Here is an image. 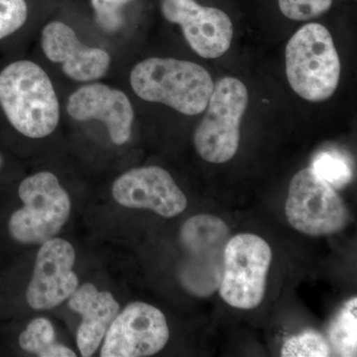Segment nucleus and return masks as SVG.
<instances>
[{
	"label": "nucleus",
	"mask_w": 357,
	"mask_h": 357,
	"mask_svg": "<svg viewBox=\"0 0 357 357\" xmlns=\"http://www.w3.org/2000/svg\"><path fill=\"white\" fill-rule=\"evenodd\" d=\"M0 105L11 126L26 137H46L60 121L50 77L30 61L13 63L0 73Z\"/></svg>",
	"instance_id": "1"
},
{
	"label": "nucleus",
	"mask_w": 357,
	"mask_h": 357,
	"mask_svg": "<svg viewBox=\"0 0 357 357\" xmlns=\"http://www.w3.org/2000/svg\"><path fill=\"white\" fill-rule=\"evenodd\" d=\"M130 84L143 100L163 103L185 115L203 114L215 86L202 66L173 58L138 63L131 72Z\"/></svg>",
	"instance_id": "2"
},
{
	"label": "nucleus",
	"mask_w": 357,
	"mask_h": 357,
	"mask_svg": "<svg viewBox=\"0 0 357 357\" xmlns=\"http://www.w3.org/2000/svg\"><path fill=\"white\" fill-rule=\"evenodd\" d=\"M285 56L288 82L298 96L312 102L332 98L340 82V61L325 26H302L289 40Z\"/></svg>",
	"instance_id": "3"
},
{
	"label": "nucleus",
	"mask_w": 357,
	"mask_h": 357,
	"mask_svg": "<svg viewBox=\"0 0 357 357\" xmlns=\"http://www.w3.org/2000/svg\"><path fill=\"white\" fill-rule=\"evenodd\" d=\"M18 195L22 206L9 218L14 241L24 245H41L58 236L69 222L73 203L55 174L42 171L21 182Z\"/></svg>",
	"instance_id": "4"
},
{
	"label": "nucleus",
	"mask_w": 357,
	"mask_h": 357,
	"mask_svg": "<svg viewBox=\"0 0 357 357\" xmlns=\"http://www.w3.org/2000/svg\"><path fill=\"white\" fill-rule=\"evenodd\" d=\"M248 100L245 84L236 77H225L215 84L206 114L194 134L195 147L202 158L213 164L234 158Z\"/></svg>",
	"instance_id": "5"
},
{
	"label": "nucleus",
	"mask_w": 357,
	"mask_h": 357,
	"mask_svg": "<svg viewBox=\"0 0 357 357\" xmlns=\"http://www.w3.org/2000/svg\"><path fill=\"white\" fill-rule=\"evenodd\" d=\"M180 239L187 252L181 282L192 295L208 297L220 288L222 281L229 227L215 215H195L183 225Z\"/></svg>",
	"instance_id": "6"
},
{
	"label": "nucleus",
	"mask_w": 357,
	"mask_h": 357,
	"mask_svg": "<svg viewBox=\"0 0 357 357\" xmlns=\"http://www.w3.org/2000/svg\"><path fill=\"white\" fill-rule=\"evenodd\" d=\"M272 250L262 237L239 234L231 237L223 253L220 296L229 306L251 310L261 304L266 292Z\"/></svg>",
	"instance_id": "7"
},
{
	"label": "nucleus",
	"mask_w": 357,
	"mask_h": 357,
	"mask_svg": "<svg viewBox=\"0 0 357 357\" xmlns=\"http://www.w3.org/2000/svg\"><path fill=\"white\" fill-rule=\"evenodd\" d=\"M291 227L311 236L337 234L347 222V210L337 190L310 168L299 171L289 185L285 206Z\"/></svg>",
	"instance_id": "8"
},
{
	"label": "nucleus",
	"mask_w": 357,
	"mask_h": 357,
	"mask_svg": "<svg viewBox=\"0 0 357 357\" xmlns=\"http://www.w3.org/2000/svg\"><path fill=\"white\" fill-rule=\"evenodd\" d=\"M170 338L163 312L133 302L115 317L100 345L102 357H147L161 351Z\"/></svg>",
	"instance_id": "9"
},
{
	"label": "nucleus",
	"mask_w": 357,
	"mask_h": 357,
	"mask_svg": "<svg viewBox=\"0 0 357 357\" xmlns=\"http://www.w3.org/2000/svg\"><path fill=\"white\" fill-rule=\"evenodd\" d=\"M76 249L67 239L53 237L40 245L26 300L35 311H49L69 300L79 286L75 272Z\"/></svg>",
	"instance_id": "10"
},
{
	"label": "nucleus",
	"mask_w": 357,
	"mask_h": 357,
	"mask_svg": "<svg viewBox=\"0 0 357 357\" xmlns=\"http://www.w3.org/2000/svg\"><path fill=\"white\" fill-rule=\"evenodd\" d=\"M161 13L169 22L181 26L190 47L204 59H217L227 53L234 24L229 14L198 0H161Z\"/></svg>",
	"instance_id": "11"
},
{
	"label": "nucleus",
	"mask_w": 357,
	"mask_h": 357,
	"mask_svg": "<svg viewBox=\"0 0 357 357\" xmlns=\"http://www.w3.org/2000/svg\"><path fill=\"white\" fill-rule=\"evenodd\" d=\"M112 195L124 208L149 210L166 218L177 217L188 206L187 197L170 173L157 166L122 174L112 184Z\"/></svg>",
	"instance_id": "12"
},
{
	"label": "nucleus",
	"mask_w": 357,
	"mask_h": 357,
	"mask_svg": "<svg viewBox=\"0 0 357 357\" xmlns=\"http://www.w3.org/2000/svg\"><path fill=\"white\" fill-rule=\"evenodd\" d=\"M67 109L76 121L103 122L115 145L126 144L130 139L133 107L128 96L119 89L102 84H86L70 96Z\"/></svg>",
	"instance_id": "13"
},
{
	"label": "nucleus",
	"mask_w": 357,
	"mask_h": 357,
	"mask_svg": "<svg viewBox=\"0 0 357 357\" xmlns=\"http://www.w3.org/2000/svg\"><path fill=\"white\" fill-rule=\"evenodd\" d=\"M42 48L49 60L63 64L66 76L74 81H95L105 76L109 68L107 51L86 46L70 26L60 21H53L44 28Z\"/></svg>",
	"instance_id": "14"
},
{
	"label": "nucleus",
	"mask_w": 357,
	"mask_h": 357,
	"mask_svg": "<svg viewBox=\"0 0 357 357\" xmlns=\"http://www.w3.org/2000/svg\"><path fill=\"white\" fill-rule=\"evenodd\" d=\"M68 306L81 314L77 331V347L83 357L93 356L102 344L105 333L121 312V305L109 291L84 283L69 298Z\"/></svg>",
	"instance_id": "15"
},
{
	"label": "nucleus",
	"mask_w": 357,
	"mask_h": 357,
	"mask_svg": "<svg viewBox=\"0 0 357 357\" xmlns=\"http://www.w3.org/2000/svg\"><path fill=\"white\" fill-rule=\"evenodd\" d=\"M23 351L40 357H76V352L57 340L50 319L39 317L32 319L18 337Z\"/></svg>",
	"instance_id": "16"
},
{
	"label": "nucleus",
	"mask_w": 357,
	"mask_h": 357,
	"mask_svg": "<svg viewBox=\"0 0 357 357\" xmlns=\"http://www.w3.org/2000/svg\"><path fill=\"white\" fill-rule=\"evenodd\" d=\"M328 342L335 356H357V298L344 303L328 328Z\"/></svg>",
	"instance_id": "17"
},
{
	"label": "nucleus",
	"mask_w": 357,
	"mask_h": 357,
	"mask_svg": "<svg viewBox=\"0 0 357 357\" xmlns=\"http://www.w3.org/2000/svg\"><path fill=\"white\" fill-rule=\"evenodd\" d=\"M317 176L333 189H342L354 178L351 163L337 151H323L316 155L311 166Z\"/></svg>",
	"instance_id": "18"
},
{
	"label": "nucleus",
	"mask_w": 357,
	"mask_h": 357,
	"mask_svg": "<svg viewBox=\"0 0 357 357\" xmlns=\"http://www.w3.org/2000/svg\"><path fill=\"white\" fill-rule=\"evenodd\" d=\"M328 340L321 333L307 330L289 337L281 349L283 357H326L333 356Z\"/></svg>",
	"instance_id": "19"
},
{
	"label": "nucleus",
	"mask_w": 357,
	"mask_h": 357,
	"mask_svg": "<svg viewBox=\"0 0 357 357\" xmlns=\"http://www.w3.org/2000/svg\"><path fill=\"white\" fill-rule=\"evenodd\" d=\"M279 10L288 20L307 21L332 9L333 0H277Z\"/></svg>",
	"instance_id": "20"
},
{
	"label": "nucleus",
	"mask_w": 357,
	"mask_h": 357,
	"mask_svg": "<svg viewBox=\"0 0 357 357\" xmlns=\"http://www.w3.org/2000/svg\"><path fill=\"white\" fill-rule=\"evenodd\" d=\"M27 15L25 0H0V40L20 29Z\"/></svg>",
	"instance_id": "21"
},
{
	"label": "nucleus",
	"mask_w": 357,
	"mask_h": 357,
	"mask_svg": "<svg viewBox=\"0 0 357 357\" xmlns=\"http://www.w3.org/2000/svg\"><path fill=\"white\" fill-rule=\"evenodd\" d=\"M131 0H91L98 25L114 32L123 24L121 8Z\"/></svg>",
	"instance_id": "22"
},
{
	"label": "nucleus",
	"mask_w": 357,
	"mask_h": 357,
	"mask_svg": "<svg viewBox=\"0 0 357 357\" xmlns=\"http://www.w3.org/2000/svg\"><path fill=\"white\" fill-rule=\"evenodd\" d=\"M2 164H3V159H2L1 155H0V168H1Z\"/></svg>",
	"instance_id": "23"
}]
</instances>
